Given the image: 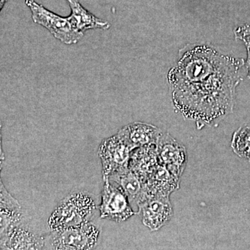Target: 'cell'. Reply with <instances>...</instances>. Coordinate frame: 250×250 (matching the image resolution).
<instances>
[{
  "mask_svg": "<svg viewBox=\"0 0 250 250\" xmlns=\"http://www.w3.org/2000/svg\"><path fill=\"white\" fill-rule=\"evenodd\" d=\"M103 177L104 187L98 207L100 218L123 223L136 214L124 192L112 184L108 177Z\"/></svg>",
  "mask_w": 250,
  "mask_h": 250,
  "instance_id": "5b68a950",
  "label": "cell"
},
{
  "mask_svg": "<svg viewBox=\"0 0 250 250\" xmlns=\"http://www.w3.org/2000/svg\"><path fill=\"white\" fill-rule=\"evenodd\" d=\"M156 146L159 164L181 180L187 166V148L170 134L163 131Z\"/></svg>",
  "mask_w": 250,
  "mask_h": 250,
  "instance_id": "ba28073f",
  "label": "cell"
},
{
  "mask_svg": "<svg viewBox=\"0 0 250 250\" xmlns=\"http://www.w3.org/2000/svg\"><path fill=\"white\" fill-rule=\"evenodd\" d=\"M236 40H241L246 45H250V23L237 27L234 31Z\"/></svg>",
  "mask_w": 250,
  "mask_h": 250,
  "instance_id": "e0dca14e",
  "label": "cell"
},
{
  "mask_svg": "<svg viewBox=\"0 0 250 250\" xmlns=\"http://www.w3.org/2000/svg\"><path fill=\"white\" fill-rule=\"evenodd\" d=\"M31 12L33 21L46 28L61 42L67 45L75 44L84 33L79 31L70 16L64 18L45 9L34 0H24Z\"/></svg>",
  "mask_w": 250,
  "mask_h": 250,
  "instance_id": "277c9868",
  "label": "cell"
},
{
  "mask_svg": "<svg viewBox=\"0 0 250 250\" xmlns=\"http://www.w3.org/2000/svg\"><path fill=\"white\" fill-rule=\"evenodd\" d=\"M170 197L148 196L138 204V211L145 226L152 231H158L173 216Z\"/></svg>",
  "mask_w": 250,
  "mask_h": 250,
  "instance_id": "9c48e42d",
  "label": "cell"
},
{
  "mask_svg": "<svg viewBox=\"0 0 250 250\" xmlns=\"http://www.w3.org/2000/svg\"><path fill=\"white\" fill-rule=\"evenodd\" d=\"M45 235L25 217L21 223L0 235V249L44 250Z\"/></svg>",
  "mask_w": 250,
  "mask_h": 250,
  "instance_id": "8992f818",
  "label": "cell"
},
{
  "mask_svg": "<svg viewBox=\"0 0 250 250\" xmlns=\"http://www.w3.org/2000/svg\"><path fill=\"white\" fill-rule=\"evenodd\" d=\"M161 133L162 131L154 125L135 122L123 126L117 135L134 150L136 148L156 144Z\"/></svg>",
  "mask_w": 250,
  "mask_h": 250,
  "instance_id": "30bf717a",
  "label": "cell"
},
{
  "mask_svg": "<svg viewBox=\"0 0 250 250\" xmlns=\"http://www.w3.org/2000/svg\"><path fill=\"white\" fill-rule=\"evenodd\" d=\"M132 151L117 134L103 140L98 148L103 177L128 170Z\"/></svg>",
  "mask_w": 250,
  "mask_h": 250,
  "instance_id": "52a82bcc",
  "label": "cell"
},
{
  "mask_svg": "<svg viewBox=\"0 0 250 250\" xmlns=\"http://www.w3.org/2000/svg\"><path fill=\"white\" fill-rule=\"evenodd\" d=\"M99 205L91 194L85 191L72 192L62 199L47 220L50 231L80 226L92 221Z\"/></svg>",
  "mask_w": 250,
  "mask_h": 250,
  "instance_id": "7a4b0ae2",
  "label": "cell"
},
{
  "mask_svg": "<svg viewBox=\"0 0 250 250\" xmlns=\"http://www.w3.org/2000/svg\"><path fill=\"white\" fill-rule=\"evenodd\" d=\"M247 51H248V58L246 62V67L247 71H248V75L250 79V45H246Z\"/></svg>",
  "mask_w": 250,
  "mask_h": 250,
  "instance_id": "ac0fdd59",
  "label": "cell"
},
{
  "mask_svg": "<svg viewBox=\"0 0 250 250\" xmlns=\"http://www.w3.org/2000/svg\"><path fill=\"white\" fill-rule=\"evenodd\" d=\"M231 146L237 156L250 162V124L243 125L233 133Z\"/></svg>",
  "mask_w": 250,
  "mask_h": 250,
  "instance_id": "2e32d148",
  "label": "cell"
},
{
  "mask_svg": "<svg viewBox=\"0 0 250 250\" xmlns=\"http://www.w3.org/2000/svg\"><path fill=\"white\" fill-rule=\"evenodd\" d=\"M144 183L148 196L170 197L180 187L181 180L159 164Z\"/></svg>",
  "mask_w": 250,
  "mask_h": 250,
  "instance_id": "8fae6325",
  "label": "cell"
},
{
  "mask_svg": "<svg viewBox=\"0 0 250 250\" xmlns=\"http://www.w3.org/2000/svg\"><path fill=\"white\" fill-rule=\"evenodd\" d=\"M244 59L224 55L209 46L191 44L179 50L167 73L174 107L197 127L232 113Z\"/></svg>",
  "mask_w": 250,
  "mask_h": 250,
  "instance_id": "6da1fadb",
  "label": "cell"
},
{
  "mask_svg": "<svg viewBox=\"0 0 250 250\" xmlns=\"http://www.w3.org/2000/svg\"><path fill=\"white\" fill-rule=\"evenodd\" d=\"M6 0H1V9H2L3 6H4L5 3H6Z\"/></svg>",
  "mask_w": 250,
  "mask_h": 250,
  "instance_id": "d6986e66",
  "label": "cell"
},
{
  "mask_svg": "<svg viewBox=\"0 0 250 250\" xmlns=\"http://www.w3.org/2000/svg\"><path fill=\"white\" fill-rule=\"evenodd\" d=\"M108 177L112 184L124 192L131 203L132 202L137 206L138 204L148 197L144 182L130 168L123 172L111 174Z\"/></svg>",
  "mask_w": 250,
  "mask_h": 250,
  "instance_id": "7c38bea8",
  "label": "cell"
},
{
  "mask_svg": "<svg viewBox=\"0 0 250 250\" xmlns=\"http://www.w3.org/2000/svg\"><path fill=\"white\" fill-rule=\"evenodd\" d=\"M0 185V235H3L21 223L25 215L19 202L11 196L1 181Z\"/></svg>",
  "mask_w": 250,
  "mask_h": 250,
  "instance_id": "4fadbf2b",
  "label": "cell"
},
{
  "mask_svg": "<svg viewBox=\"0 0 250 250\" xmlns=\"http://www.w3.org/2000/svg\"><path fill=\"white\" fill-rule=\"evenodd\" d=\"M71 8L72 21L76 24L79 31L84 33L89 29H102L106 30L111 25L106 21L94 16L80 4L78 0H67Z\"/></svg>",
  "mask_w": 250,
  "mask_h": 250,
  "instance_id": "9a60e30c",
  "label": "cell"
},
{
  "mask_svg": "<svg viewBox=\"0 0 250 250\" xmlns=\"http://www.w3.org/2000/svg\"><path fill=\"white\" fill-rule=\"evenodd\" d=\"M159 164L156 144L149 145L132 151L129 168L145 182Z\"/></svg>",
  "mask_w": 250,
  "mask_h": 250,
  "instance_id": "5bb4252c",
  "label": "cell"
},
{
  "mask_svg": "<svg viewBox=\"0 0 250 250\" xmlns=\"http://www.w3.org/2000/svg\"><path fill=\"white\" fill-rule=\"evenodd\" d=\"M101 229L90 221L80 225L49 231L45 235L44 250H88L98 244Z\"/></svg>",
  "mask_w": 250,
  "mask_h": 250,
  "instance_id": "3957f363",
  "label": "cell"
}]
</instances>
